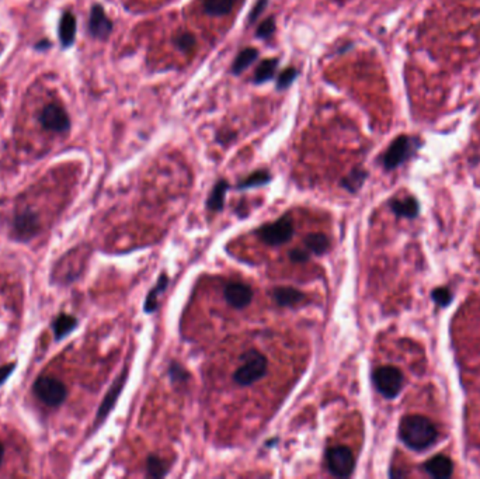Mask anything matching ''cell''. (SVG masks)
Here are the masks:
<instances>
[{
  "label": "cell",
  "instance_id": "6da1fadb",
  "mask_svg": "<svg viewBox=\"0 0 480 479\" xmlns=\"http://www.w3.org/2000/svg\"><path fill=\"white\" fill-rule=\"evenodd\" d=\"M437 429L433 422L420 415L405 416L399 425L400 440L412 450L423 452L437 440Z\"/></svg>",
  "mask_w": 480,
  "mask_h": 479
},
{
  "label": "cell",
  "instance_id": "7a4b0ae2",
  "mask_svg": "<svg viewBox=\"0 0 480 479\" xmlns=\"http://www.w3.org/2000/svg\"><path fill=\"white\" fill-rule=\"evenodd\" d=\"M239 368L234 374V380L241 387L253 385L254 382L260 381L267 374V359L257 350H248L241 354L240 357Z\"/></svg>",
  "mask_w": 480,
  "mask_h": 479
},
{
  "label": "cell",
  "instance_id": "3957f363",
  "mask_svg": "<svg viewBox=\"0 0 480 479\" xmlns=\"http://www.w3.org/2000/svg\"><path fill=\"white\" fill-rule=\"evenodd\" d=\"M420 148V141L409 135H399L392 141L382 156V165L386 170H393L409 161Z\"/></svg>",
  "mask_w": 480,
  "mask_h": 479
},
{
  "label": "cell",
  "instance_id": "277c9868",
  "mask_svg": "<svg viewBox=\"0 0 480 479\" xmlns=\"http://www.w3.org/2000/svg\"><path fill=\"white\" fill-rule=\"evenodd\" d=\"M372 381L377 391L384 398L393 399L400 394L405 378L399 368L393 366H382L372 373Z\"/></svg>",
  "mask_w": 480,
  "mask_h": 479
},
{
  "label": "cell",
  "instance_id": "5b68a950",
  "mask_svg": "<svg viewBox=\"0 0 480 479\" xmlns=\"http://www.w3.org/2000/svg\"><path fill=\"white\" fill-rule=\"evenodd\" d=\"M326 466L333 477L347 478L354 473L355 459L348 447L334 446L326 452Z\"/></svg>",
  "mask_w": 480,
  "mask_h": 479
},
{
  "label": "cell",
  "instance_id": "8992f818",
  "mask_svg": "<svg viewBox=\"0 0 480 479\" xmlns=\"http://www.w3.org/2000/svg\"><path fill=\"white\" fill-rule=\"evenodd\" d=\"M34 394L48 406H59L68 397L65 384L52 377H39L34 382Z\"/></svg>",
  "mask_w": 480,
  "mask_h": 479
},
{
  "label": "cell",
  "instance_id": "52a82bcc",
  "mask_svg": "<svg viewBox=\"0 0 480 479\" xmlns=\"http://www.w3.org/2000/svg\"><path fill=\"white\" fill-rule=\"evenodd\" d=\"M258 240L267 244L278 246L286 243L293 237V223L289 216H284L272 224H267L260 227L255 231Z\"/></svg>",
  "mask_w": 480,
  "mask_h": 479
},
{
  "label": "cell",
  "instance_id": "ba28073f",
  "mask_svg": "<svg viewBox=\"0 0 480 479\" xmlns=\"http://www.w3.org/2000/svg\"><path fill=\"white\" fill-rule=\"evenodd\" d=\"M39 123L46 131L66 132L70 128L68 113L58 104H48L39 114Z\"/></svg>",
  "mask_w": 480,
  "mask_h": 479
},
{
  "label": "cell",
  "instance_id": "9c48e42d",
  "mask_svg": "<svg viewBox=\"0 0 480 479\" xmlns=\"http://www.w3.org/2000/svg\"><path fill=\"white\" fill-rule=\"evenodd\" d=\"M89 32L97 39H107L113 32V21L107 17L103 6L100 4H94L90 10Z\"/></svg>",
  "mask_w": 480,
  "mask_h": 479
},
{
  "label": "cell",
  "instance_id": "30bf717a",
  "mask_svg": "<svg viewBox=\"0 0 480 479\" xmlns=\"http://www.w3.org/2000/svg\"><path fill=\"white\" fill-rule=\"evenodd\" d=\"M127 375H128V370L125 368V370L122 371V374L115 380V382L113 384V387L108 390L107 395H106L104 399H103L101 406L99 408L97 418H96V422H94L96 426H100V425L104 422V419L108 416V413L113 411V408H114V405H115V402H117L120 394L122 392V388H124L125 381H127Z\"/></svg>",
  "mask_w": 480,
  "mask_h": 479
},
{
  "label": "cell",
  "instance_id": "8fae6325",
  "mask_svg": "<svg viewBox=\"0 0 480 479\" xmlns=\"http://www.w3.org/2000/svg\"><path fill=\"white\" fill-rule=\"evenodd\" d=\"M227 302L235 308V309H243L250 305L253 299V291L247 284L243 282H231L225 287L224 291Z\"/></svg>",
  "mask_w": 480,
  "mask_h": 479
},
{
  "label": "cell",
  "instance_id": "7c38bea8",
  "mask_svg": "<svg viewBox=\"0 0 480 479\" xmlns=\"http://www.w3.org/2000/svg\"><path fill=\"white\" fill-rule=\"evenodd\" d=\"M424 471L436 479H448L453 477L454 473V464L450 457H446L443 454L434 456L423 466Z\"/></svg>",
  "mask_w": 480,
  "mask_h": 479
},
{
  "label": "cell",
  "instance_id": "4fadbf2b",
  "mask_svg": "<svg viewBox=\"0 0 480 479\" xmlns=\"http://www.w3.org/2000/svg\"><path fill=\"white\" fill-rule=\"evenodd\" d=\"M272 299L279 306H295L305 299V294L293 287H275L271 291Z\"/></svg>",
  "mask_w": 480,
  "mask_h": 479
},
{
  "label": "cell",
  "instance_id": "5bb4252c",
  "mask_svg": "<svg viewBox=\"0 0 480 479\" xmlns=\"http://www.w3.org/2000/svg\"><path fill=\"white\" fill-rule=\"evenodd\" d=\"M59 38L63 48H69L76 38V18L70 11H65L59 23Z\"/></svg>",
  "mask_w": 480,
  "mask_h": 479
},
{
  "label": "cell",
  "instance_id": "9a60e30c",
  "mask_svg": "<svg viewBox=\"0 0 480 479\" xmlns=\"http://www.w3.org/2000/svg\"><path fill=\"white\" fill-rule=\"evenodd\" d=\"M391 210L402 218H416L419 216V201L415 197H406V199H395L391 203Z\"/></svg>",
  "mask_w": 480,
  "mask_h": 479
},
{
  "label": "cell",
  "instance_id": "2e32d148",
  "mask_svg": "<svg viewBox=\"0 0 480 479\" xmlns=\"http://www.w3.org/2000/svg\"><path fill=\"white\" fill-rule=\"evenodd\" d=\"M169 285V277L166 273L160 274L159 275V280L156 282V285L153 288H151V291L148 292L146 295V299H145V305H144V309L146 313H152L158 309L159 306V295H162L166 288Z\"/></svg>",
  "mask_w": 480,
  "mask_h": 479
},
{
  "label": "cell",
  "instance_id": "e0dca14e",
  "mask_svg": "<svg viewBox=\"0 0 480 479\" xmlns=\"http://www.w3.org/2000/svg\"><path fill=\"white\" fill-rule=\"evenodd\" d=\"M278 65H279L278 58H268V59H264V61L257 66V69L254 70L253 83H254V85H261V83L270 82V80L275 76L277 69H278Z\"/></svg>",
  "mask_w": 480,
  "mask_h": 479
},
{
  "label": "cell",
  "instance_id": "ac0fdd59",
  "mask_svg": "<svg viewBox=\"0 0 480 479\" xmlns=\"http://www.w3.org/2000/svg\"><path fill=\"white\" fill-rule=\"evenodd\" d=\"M228 189H229V183L224 179L215 183V186H214V189L208 197V201H207V207L210 211L220 213L224 210L225 196H227Z\"/></svg>",
  "mask_w": 480,
  "mask_h": 479
},
{
  "label": "cell",
  "instance_id": "d6986e66",
  "mask_svg": "<svg viewBox=\"0 0 480 479\" xmlns=\"http://www.w3.org/2000/svg\"><path fill=\"white\" fill-rule=\"evenodd\" d=\"M14 228H15V232L20 235V238H30L38 230L37 217L31 213H24L15 218Z\"/></svg>",
  "mask_w": 480,
  "mask_h": 479
},
{
  "label": "cell",
  "instance_id": "ffe728a7",
  "mask_svg": "<svg viewBox=\"0 0 480 479\" xmlns=\"http://www.w3.org/2000/svg\"><path fill=\"white\" fill-rule=\"evenodd\" d=\"M236 0H203V10L206 14L218 17L231 14Z\"/></svg>",
  "mask_w": 480,
  "mask_h": 479
},
{
  "label": "cell",
  "instance_id": "44dd1931",
  "mask_svg": "<svg viewBox=\"0 0 480 479\" xmlns=\"http://www.w3.org/2000/svg\"><path fill=\"white\" fill-rule=\"evenodd\" d=\"M76 326H77V319L75 316L61 313L52 323L55 339L61 340V339L66 337L72 330L76 329Z\"/></svg>",
  "mask_w": 480,
  "mask_h": 479
},
{
  "label": "cell",
  "instance_id": "7402d4cb",
  "mask_svg": "<svg viewBox=\"0 0 480 479\" xmlns=\"http://www.w3.org/2000/svg\"><path fill=\"white\" fill-rule=\"evenodd\" d=\"M257 58H258V51L255 48L247 46L241 49L232 63V73L234 75L243 73Z\"/></svg>",
  "mask_w": 480,
  "mask_h": 479
},
{
  "label": "cell",
  "instance_id": "603a6c76",
  "mask_svg": "<svg viewBox=\"0 0 480 479\" xmlns=\"http://www.w3.org/2000/svg\"><path fill=\"white\" fill-rule=\"evenodd\" d=\"M367 176H368V173H367L364 169L357 168V169L351 170V172L341 180V187L346 189V190L350 192V193H357V192L362 187L364 182L367 180Z\"/></svg>",
  "mask_w": 480,
  "mask_h": 479
},
{
  "label": "cell",
  "instance_id": "cb8c5ba5",
  "mask_svg": "<svg viewBox=\"0 0 480 479\" xmlns=\"http://www.w3.org/2000/svg\"><path fill=\"white\" fill-rule=\"evenodd\" d=\"M271 173L267 170H257L254 173H251L250 176H247L244 180H241L236 189L240 190H246V189H253V187H260V186H265L271 182Z\"/></svg>",
  "mask_w": 480,
  "mask_h": 479
},
{
  "label": "cell",
  "instance_id": "d4e9b609",
  "mask_svg": "<svg viewBox=\"0 0 480 479\" xmlns=\"http://www.w3.org/2000/svg\"><path fill=\"white\" fill-rule=\"evenodd\" d=\"M330 246L329 238L324 234H309L305 238V247L315 254H323Z\"/></svg>",
  "mask_w": 480,
  "mask_h": 479
},
{
  "label": "cell",
  "instance_id": "484cf974",
  "mask_svg": "<svg viewBox=\"0 0 480 479\" xmlns=\"http://www.w3.org/2000/svg\"><path fill=\"white\" fill-rule=\"evenodd\" d=\"M168 471H169V468H168L166 463L160 457H158L155 454L148 457V460H146V474H148V477L163 478V477L168 475Z\"/></svg>",
  "mask_w": 480,
  "mask_h": 479
},
{
  "label": "cell",
  "instance_id": "4316f807",
  "mask_svg": "<svg viewBox=\"0 0 480 479\" xmlns=\"http://www.w3.org/2000/svg\"><path fill=\"white\" fill-rule=\"evenodd\" d=\"M173 42H175L177 49H180L183 52H190L194 49L197 39H196V35L193 32H180L175 37Z\"/></svg>",
  "mask_w": 480,
  "mask_h": 479
},
{
  "label": "cell",
  "instance_id": "83f0119b",
  "mask_svg": "<svg viewBox=\"0 0 480 479\" xmlns=\"http://www.w3.org/2000/svg\"><path fill=\"white\" fill-rule=\"evenodd\" d=\"M299 75V72L295 69V68H286L285 70H282L279 75H278V77H277V85H275V87H277V90H285V89H288L292 83H293V80L296 79V76Z\"/></svg>",
  "mask_w": 480,
  "mask_h": 479
},
{
  "label": "cell",
  "instance_id": "f1b7e54d",
  "mask_svg": "<svg viewBox=\"0 0 480 479\" xmlns=\"http://www.w3.org/2000/svg\"><path fill=\"white\" fill-rule=\"evenodd\" d=\"M169 375L175 384H184L190 380V374L179 363H172L169 367Z\"/></svg>",
  "mask_w": 480,
  "mask_h": 479
},
{
  "label": "cell",
  "instance_id": "f546056e",
  "mask_svg": "<svg viewBox=\"0 0 480 479\" xmlns=\"http://www.w3.org/2000/svg\"><path fill=\"white\" fill-rule=\"evenodd\" d=\"M431 297H433L434 302H436L437 305L443 306V308H444V306H448V305L453 302V298H454V295H453L451 290H450V288H447V287H440V288H436V290L433 291Z\"/></svg>",
  "mask_w": 480,
  "mask_h": 479
},
{
  "label": "cell",
  "instance_id": "4dcf8cb0",
  "mask_svg": "<svg viewBox=\"0 0 480 479\" xmlns=\"http://www.w3.org/2000/svg\"><path fill=\"white\" fill-rule=\"evenodd\" d=\"M274 31H275V17L271 15V17L263 20V23L257 27L255 37L267 39V38H270L274 34Z\"/></svg>",
  "mask_w": 480,
  "mask_h": 479
},
{
  "label": "cell",
  "instance_id": "1f68e13d",
  "mask_svg": "<svg viewBox=\"0 0 480 479\" xmlns=\"http://www.w3.org/2000/svg\"><path fill=\"white\" fill-rule=\"evenodd\" d=\"M267 4H268V0H257L255 1V4L253 6V8L248 14V24H253L260 17V14L267 8Z\"/></svg>",
  "mask_w": 480,
  "mask_h": 479
},
{
  "label": "cell",
  "instance_id": "d6a6232c",
  "mask_svg": "<svg viewBox=\"0 0 480 479\" xmlns=\"http://www.w3.org/2000/svg\"><path fill=\"white\" fill-rule=\"evenodd\" d=\"M309 256H310V251L308 249H303V250L302 249H292L289 251V257L293 263H303L309 259Z\"/></svg>",
  "mask_w": 480,
  "mask_h": 479
},
{
  "label": "cell",
  "instance_id": "836d02e7",
  "mask_svg": "<svg viewBox=\"0 0 480 479\" xmlns=\"http://www.w3.org/2000/svg\"><path fill=\"white\" fill-rule=\"evenodd\" d=\"M14 367H15V364H14V363H11V364L3 366V367L0 368V385H1L3 382H6V380L8 378V375L13 373Z\"/></svg>",
  "mask_w": 480,
  "mask_h": 479
},
{
  "label": "cell",
  "instance_id": "e575fe53",
  "mask_svg": "<svg viewBox=\"0 0 480 479\" xmlns=\"http://www.w3.org/2000/svg\"><path fill=\"white\" fill-rule=\"evenodd\" d=\"M3 454H4V450H3V446L0 444V466H1V460H3Z\"/></svg>",
  "mask_w": 480,
  "mask_h": 479
}]
</instances>
